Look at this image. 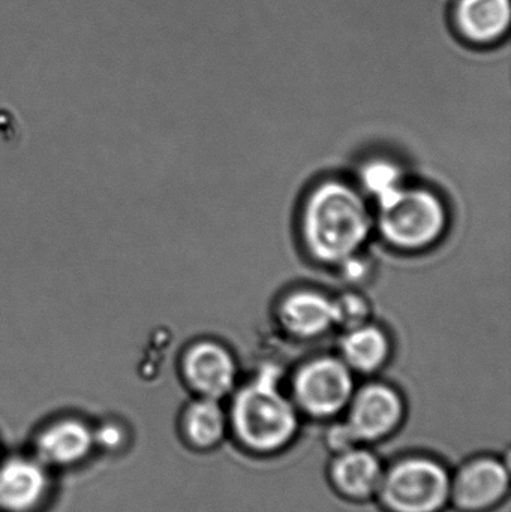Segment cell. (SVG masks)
<instances>
[{
    "instance_id": "2e32d148",
    "label": "cell",
    "mask_w": 511,
    "mask_h": 512,
    "mask_svg": "<svg viewBox=\"0 0 511 512\" xmlns=\"http://www.w3.org/2000/svg\"><path fill=\"white\" fill-rule=\"evenodd\" d=\"M362 182L366 191L381 203L402 188L401 171L390 162L374 161L363 168Z\"/></svg>"
},
{
    "instance_id": "4fadbf2b",
    "label": "cell",
    "mask_w": 511,
    "mask_h": 512,
    "mask_svg": "<svg viewBox=\"0 0 511 512\" xmlns=\"http://www.w3.org/2000/svg\"><path fill=\"white\" fill-rule=\"evenodd\" d=\"M278 316L282 327L299 339H314L335 325L333 301L311 289L287 295L279 306Z\"/></svg>"
},
{
    "instance_id": "52a82bcc",
    "label": "cell",
    "mask_w": 511,
    "mask_h": 512,
    "mask_svg": "<svg viewBox=\"0 0 511 512\" xmlns=\"http://www.w3.org/2000/svg\"><path fill=\"white\" fill-rule=\"evenodd\" d=\"M345 424L359 445H381L404 426L405 402L392 385L372 382L354 391Z\"/></svg>"
},
{
    "instance_id": "5b68a950",
    "label": "cell",
    "mask_w": 511,
    "mask_h": 512,
    "mask_svg": "<svg viewBox=\"0 0 511 512\" xmlns=\"http://www.w3.org/2000/svg\"><path fill=\"white\" fill-rule=\"evenodd\" d=\"M353 394V373L338 358H315L303 364L294 375V405L297 411L315 421L338 417L347 409Z\"/></svg>"
},
{
    "instance_id": "ba28073f",
    "label": "cell",
    "mask_w": 511,
    "mask_h": 512,
    "mask_svg": "<svg viewBox=\"0 0 511 512\" xmlns=\"http://www.w3.org/2000/svg\"><path fill=\"white\" fill-rule=\"evenodd\" d=\"M450 29L464 45L477 50L497 48L509 35L510 0H452Z\"/></svg>"
},
{
    "instance_id": "7a4b0ae2",
    "label": "cell",
    "mask_w": 511,
    "mask_h": 512,
    "mask_svg": "<svg viewBox=\"0 0 511 512\" xmlns=\"http://www.w3.org/2000/svg\"><path fill=\"white\" fill-rule=\"evenodd\" d=\"M371 230L363 198L341 182L317 186L302 216L303 239L309 254L324 264H342L362 248Z\"/></svg>"
},
{
    "instance_id": "ac0fdd59",
    "label": "cell",
    "mask_w": 511,
    "mask_h": 512,
    "mask_svg": "<svg viewBox=\"0 0 511 512\" xmlns=\"http://www.w3.org/2000/svg\"><path fill=\"white\" fill-rule=\"evenodd\" d=\"M93 441H95V447L102 450H120L126 444V430L119 423L108 421L93 430Z\"/></svg>"
},
{
    "instance_id": "9c48e42d",
    "label": "cell",
    "mask_w": 511,
    "mask_h": 512,
    "mask_svg": "<svg viewBox=\"0 0 511 512\" xmlns=\"http://www.w3.org/2000/svg\"><path fill=\"white\" fill-rule=\"evenodd\" d=\"M383 472L380 454L363 445L332 454L327 463V480L333 492L351 502L372 501Z\"/></svg>"
},
{
    "instance_id": "3957f363",
    "label": "cell",
    "mask_w": 511,
    "mask_h": 512,
    "mask_svg": "<svg viewBox=\"0 0 511 512\" xmlns=\"http://www.w3.org/2000/svg\"><path fill=\"white\" fill-rule=\"evenodd\" d=\"M452 471L434 454L404 453L387 468L377 490L386 512H444L450 505Z\"/></svg>"
},
{
    "instance_id": "30bf717a",
    "label": "cell",
    "mask_w": 511,
    "mask_h": 512,
    "mask_svg": "<svg viewBox=\"0 0 511 512\" xmlns=\"http://www.w3.org/2000/svg\"><path fill=\"white\" fill-rule=\"evenodd\" d=\"M236 373L233 357L218 343H195L183 355V379L198 397L224 399L233 391Z\"/></svg>"
},
{
    "instance_id": "e0dca14e",
    "label": "cell",
    "mask_w": 511,
    "mask_h": 512,
    "mask_svg": "<svg viewBox=\"0 0 511 512\" xmlns=\"http://www.w3.org/2000/svg\"><path fill=\"white\" fill-rule=\"evenodd\" d=\"M333 313H335V325L351 331L366 324L369 307L359 295L345 294L333 301Z\"/></svg>"
},
{
    "instance_id": "277c9868",
    "label": "cell",
    "mask_w": 511,
    "mask_h": 512,
    "mask_svg": "<svg viewBox=\"0 0 511 512\" xmlns=\"http://www.w3.org/2000/svg\"><path fill=\"white\" fill-rule=\"evenodd\" d=\"M378 224L384 239L402 251H420L434 245L447 224L446 209L434 192L408 189L381 201Z\"/></svg>"
},
{
    "instance_id": "5bb4252c",
    "label": "cell",
    "mask_w": 511,
    "mask_h": 512,
    "mask_svg": "<svg viewBox=\"0 0 511 512\" xmlns=\"http://www.w3.org/2000/svg\"><path fill=\"white\" fill-rule=\"evenodd\" d=\"M180 433L189 448L209 453L227 439L228 414L219 400L197 397L180 415Z\"/></svg>"
},
{
    "instance_id": "7c38bea8",
    "label": "cell",
    "mask_w": 511,
    "mask_h": 512,
    "mask_svg": "<svg viewBox=\"0 0 511 512\" xmlns=\"http://www.w3.org/2000/svg\"><path fill=\"white\" fill-rule=\"evenodd\" d=\"M95 448L93 429L78 418H63L45 427L35 442L36 459L47 468H66L87 459Z\"/></svg>"
},
{
    "instance_id": "8fae6325",
    "label": "cell",
    "mask_w": 511,
    "mask_h": 512,
    "mask_svg": "<svg viewBox=\"0 0 511 512\" xmlns=\"http://www.w3.org/2000/svg\"><path fill=\"white\" fill-rule=\"evenodd\" d=\"M48 492V468L36 457H11L0 463V511L33 512Z\"/></svg>"
},
{
    "instance_id": "9a60e30c",
    "label": "cell",
    "mask_w": 511,
    "mask_h": 512,
    "mask_svg": "<svg viewBox=\"0 0 511 512\" xmlns=\"http://www.w3.org/2000/svg\"><path fill=\"white\" fill-rule=\"evenodd\" d=\"M389 354V339L374 325H360L348 331L342 340V361L359 373L377 372L386 363Z\"/></svg>"
},
{
    "instance_id": "8992f818",
    "label": "cell",
    "mask_w": 511,
    "mask_h": 512,
    "mask_svg": "<svg viewBox=\"0 0 511 512\" xmlns=\"http://www.w3.org/2000/svg\"><path fill=\"white\" fill-rule=\"evenodd\" d=\"M510 468L507 457L474 454L452 474L450 504L458 512H491L509 501Z\"/></svg>"
},
{
    "instance_id": "6da1fadb",
    "label": "cell",
    "mask_w": 511,
    "mask_h": 512,
    "mask_svg": "<svg viewBox=\"0 0 511 512\" xmlns=\"http://www.w3.org/2000/svg\"><path fill=\"white\" fill-rule=\"evenodd\" d=\"M281 370L264 366L231 402L228 432L234 444L254 456L287 450L302 430L299 411L279 387Z\"/></svg>"
}]
</instances>
